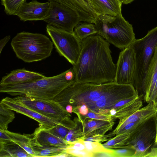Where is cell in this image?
<instances>
[{"label": "cell", "instance_id": "obj_30", "mask_svg": "<svg viewBox=\"0 0 157 157\" xmlns=\"http://www.w3.org/2000/svg\"><path fill=\"white\" fill-rule=\"evenodd\" d=\"M85 145L81 143H77L75 144L74 146L71 147H68L66 148V149L82 151L85 148Z\"/></svg>", "mask_w": 157, "mask_h": 157}, {"label": "cell", "instance_id": "obj_37", "mask_svg": "<svg viewBox=\"0 0 157 157\" xmlns=\"http://www.w3.org/2000/svg\"><path fill=\"white\" fill-rule=\"evenodd\" d=\"M122 4H128L131 3L135 0H120Z\"/></svg>", "mask_w": 157, "mask_h": 157}, {"label": "cell", "instance_id": "obj_12", "mask_svg": "<svg viewBox=\"0 0 157 157\" xmlns=\"http://www.w3.org/2000/svg\"><path fill=\"white\" fill-rule=\"evenodd\" d=\"M36 128L34 132L28 135L32 145L40 147H53L66 148L68 147L65 140L52 132L43 126Z\"/></svg>", "mask_w": 157, "mask_h": 157}, {"label": "cell", "instance_id": "obj_26", "mask_svg": "<svg viewBox=\"0 0 157 157\" xmlns=\"http://www.w3.org/2000/svg\"><path fill=\"white\" fill-rule=\"evenodd\" d=\"M60 122V124L49 129L52 133L65 139L69 131L68 129L64 126L62 120Z\"/></svg>", "mask_w": 157, "mask_h": 157}, {"label": "cell", "instance_id": "obj_43", "mask_svg": "<svg viewBox=\"0 0 157 157\" xmlns=\"http://www.w3.org/2000/svg\"><path fill=\"white\" fill-rule=\"evenodd\" d=\"M155 145H157V133L156 135V140L155 143Z\"/></svg>", "mask_w": 157, "mask_h": 157}, {"label": "cell", "instance_id": "obj_27", "mask_svg": "<svg viewBox=\"0 0 157 157\" xmlns=\"http://www.w3.org/2000/svg\"><path fill=\"white\" fill-rule=\"evenodd\" d=\"M67 153L81 157L89 156V154L87 152L80 150H78L72 149H67L65 148Z\"/></svg>", "mask_w": 157, "mask_h": 157}, {"label": "cell", "instance_id": "obj_40", "mask_svg": "<svg viewBox=\"0 0 157 157\" xmlns=\"http://www.w3.org/2000/svg\"><path fill=\"white\" fill-rule=\"evenodd\" d=\"M110 112L111 115H114L116 113V111L115 109H113L111 110Z\"/></svg>", "mask_w": 157, "mask_h": 157}, {"label": "cell", "instance_id": "obj_25", "mask_svg": "<svg viewBox=\"0 0 157 157\" xmlns=\"http://www.w3.org/2000/svg\"><path fill=\"white\" fill-rule=\"evenodd\" d=\"M36 157H57L65 151V148L53 147H40L32 146Z\"/></svg>", "mask_w": 157, "mask_h": 157}, {"label": "cell", "instance_id": "obj_22", "mask_svg": "<svg viewBox=\"0 0 157 157\" xmlns=\"http://www.w3.org/2000/svg\"><path fill=\"white\" fill-rule=\"evenodd\" d=\"M74 33L81 40L87 37L97 34L93 23L85 22L79 23L74 29Z\"/></svg>", "mask_w": 157, "mask_h": 157}, {"label": "cell", "instance_id": "obj_14", "mask_svg": "<svg viewBox=\"0 0 157 157\" xmlns=\"http://www.w3.org/2000/svg\"><path fill=\"white\" fill-rule=\"evenodd\" d=\"M43 75L25 69L11 71L2 78L0 84H13L31 82L45 78Z\"/></svg>", "mask_w": 157, "mask_h": 157}, {"label": "cell", "instance_id": "obj_3", "mask_svg": "<svg viewBox=\"0 0 157 157\" xmlns=\"http://www.w3.org/2000/svg\"><path fill=\"white\" fill-rule=\"evenodd\" d=\"M130 46L134 51L136 70L132 85L138 95L143 99L146 94V79L157 46V26L143 38L136 40Z\"/></svg>", "mask_w": 157, "mask_h": 157}, {"label": "cell", "instance_id": "obj_28", "mask_svg": "<svg viewBox=\"0 0 157 157\" xmlns=\"http://www.w3.org/2000/svg\"><path fill=\"white\" fill-rule=\"evenodd\" d=\"M150 102H151L157 108V78L152 93L150 98Z\"/></svg>", "mask_w": 157, "mask_h": 157}, {"label": "cell", "instance_id": "obj_2", "mask_svg": "<svg viewBox=\"0 0 157 157\" xmlns=\"http://www.w3.org/2000/svg\"><path fill=\"white\" fill-rule=\"evenodd\" d=\"M76 82L73 67L57 75L31 82L13 84H0V92L13 96L54 100L63 90Z\"/></svg>", "mask_w": 157, "mask_h": 157}, {"label": "cell", "instance_id": "obj_5", "mask_svg": "<svg viewBox=\"0 0 157 157\" xmlns=\"http://www.w3.org/2000/svg\"><path fill=\"white\" fill-rule=\"evenodd\" d=\"M46 29L56 51L73 66L75 65L80 53L81 40L74 32H69L48 24Z\"/></svg>", "mask_w": 157, "mask_h": 157}, {"label": "cell", "instance_id": "obj_11", "mask_svg": "<svg viewBox=\"0 0 157 157\" xmlns=\"http://www.w3.org/2000/svg\"><path fill=\"white\" fill-rule=\"evenodd\" d=\"M0 105L5 108L26 116L37 121L39 125L51 128L60 123V122L45 116L22 104L18 101L8 97L2 99Z\"/></svg>", "mask_w": 157, "mask_h": 157}, {"label": "cell", "instance_id": "obj_1", "mask_svg": "<svg viewBox=\"0 0 157 157\" xmlns=\"http://www.w3.org/2000/svg\"><path fill=\"white\" fill-rule=\"evenodd\" d=\"M109 46L98 34L81 41L80 55L73 66L76 82L103 84L114 81L116 65L113 62Z\"/></svg>", "mask_w": 157, "mask_h": 157}, {"label": "cell", "instance_id": "obj_41", "mask_svg": "<svg viewBox=\"0 0 157 157\" xmlns=\"http://www.w3.org/2000/svg\"><path fill=\"white\" fill-rule=\"evenodd\" d=\"M86 140L87 141L93 142L94 141V139L92 137H90L86 139Z\"/></svg>", "mask_w": 157, "mask_h": 157}, {"label": "cell", "instance_id": "obj_36", "mask_svg": "<svg viewBox=\"0 0 157 157\" xmlns=\"http://www.w3.org/2000/svg\"><path fill=\"white\" fill-rule=\"evenodd\" d=\"M116 143V141L114 140H109L106 143L105 145L106 146H110L114 145Z\"/></svg>", "mask_w": 157, "mask_h": 157}, {"label": "cell", "instance_id": "obj_15", "mask_svg": "<svg viewBox=\"0 0 157 157\" xmlns=\"http://www.w3.org/2000/svg\"><path fill=\"white\" fill-rule=\"evenodd\" d=\"M48 0L57 2L75 10L78 14L81 21L92 23L97 16L90 6L83 0Z\"/></svg>", "mask_w": 157, "mask_h": 157}, {"label": "cell", "instance_id": "obj_19", "mask_svg": "<svg viewBox=\"0 0 157 157\" xmlns=\"http://www.w3.org/2000/svg\"><path fill=\"white\" fill-rule=\"evenodd\" d=\"M157 78V46L149 67L145 81L146 94L143 99L145 102H149Z\"/></svg>", "mask_w": 157, "mask_h": 157}, {"label": "cell", "instance_id": "obj_9", "mask_svg": "<svg viewBox=\"0 0 157 157\" xmlns=\"http://www.w3.org/2000/svg\"><path fill=\"white\" fill-rule=\"evenodd\" d=\"M13 99L25 106L39 113L60 122L66 115V110L58 102L54 100L28 97L16 96Z\"/></svg>", "mask_w": 157, "mask_h": 157}, {"label": "cell", "instance_id": "obj_24", "mask_svg": "<svg viewBox=\"0 0 157 157\" xmlns=\"http://www.w3.org/2000/svg\"><path fill=\"white\" fill-rule=\"evenodd\" d=\"M15 117V113L13 110L0 104V130H7L8 124L13 121Z\"/></svg>", "mask_w": 157, "mask_h": 157}, {"label": "cell", "instance_id": "obj_35", "mask_svg": "<svg viewBox=\"0 0 157 157\" xmlns=\"http://www.w3.org/2000/svg\"><path fill=\"white\" fill-rule=\"evenodd\" d=\"M96 125V121H90L87 124V127L90 128H92L95 127Z\"/></svg>", "mask_w": 157, "mask_h": 157}, {"label": "cell", "instance_id": "obj_13", "mask_svg": "<svg viewBox=\"0 0 157 157\" xmlns=\"http://www.w3.org/2000/svg\"><path fill=\"white\" fill-rule=\"evenodd\" d=\"M50 2H40L36 0L25 2L16 15L23 21L44 20L48 15Z\"/></svg>", "mask_w": 157, "mask_h": 157}, {"label": "cell", "instance_id": "obj_29", "mask_svg": "<svg viewBox=\"0 0 157 157\" xmlns=\"http://www.w3.org/2000/svg\"><path fill=\"white\" fill-rule=\"evenodd\" d=\"M10 38V35L7 36L2 39L0 40V54L1 53L2 51L4 46L6 43L9 40Z\"/></svg>", "mask_w": 157, "mask_h": 157}, {"label": "cell", "instance_id": "obj_7", "mask_svg": "<svg viewBox=\"0 0 157 157\" xmlns=\"http://www.w3.org/2000/svg\"><path fill=\"white\" fill-rule=\"evenodd\" d=\"M50 2L48 15L43 21L55 27L74 33L75 27L81 22L78 13L71 8L57 2Z\"/></svg>", "mask_w": 157, "mask_h": 157}, {"label": "cell", "instance_id": "obj_32", "mask_svg": "<svg viewBox=\"0 0 157 157\" xmlns=\"http://www.w3.org/2000/svg\"><path fill=\"white\" fill-rule=\"evenodd\" d=\"M87 116L89 118L92 119H96L100 120H104L105 119V117H103L96 115V114L92 112H90L89 113Z\"/></svg>", "mask_w": 157, "mask_h": 157}, {"label": "cell", "instance_id": "obj_6", "mask_svg": "<svg viewBox=\"0 0 157 157\" xmlns=\"http://www.w3.org/2000/svg\"><path fill=\"white\" fill-rule=\"evenodd\" d=\"M156 135L154 117L143 123L130 133L128 143L135 150L133 157H146L155 144Z\"/></svg>", "mask_w": 157, "mask_h": 157}, {"label": "cell", "instance_id": "obj_10", "mask_svg": "<svg viewBox=\"0 0 157 157\" xmlns=\"http://www.w3.org/2000/svg\"><path fill=\"white\" fill-rule=\"evenodd\" d=\"M116 65L114 82L120 84L132 85L136 65L135 53L130 46L120 53Z\"/></svg>", "mask_w": 157, "mask_h": 157}, {"label": "cell", "instance_id": "obj_38", "mask_svg": "<svg viewBox=\"0 0 157 157\" xmlns=\"http://www.w3.org/2000/svg\"><path fill=\"white\" fill-rule=\"evenodd\" d=\"M66 109L67 112L71 113L72 110V107L70 105H67L66 106Z\"/></svg>", "mask_w": 157, "mask_h": 157}, {"label": "cell", "instance_id": "obj_42", "mask_svg": "<svg viewBox=\"0 0 157 157\" xmlns=\"http://www.w3.org/2000/svg\"><path fill=\"white\" fill-rule=\"evenodd\" d=\"M85 2L88 4L90 6V0H83Z\"/></svg>", "mask_w": 157, "mask_h": 157}, {"label": "cell", "instance_id": "obj_16", "mask_svg": "<svg viewBox=\"0 0 157 157\" xmlns=\"http://www.w3.org/2000/svg\"><path fill=\"white\" fill-rule=\"evenodd\" d=\"M122 3L120 0H90V5L98 15L116 17L122 14Z\"/></svg>", "mask_w": 157, "mask_h": 157}, {"label": "cell", "instance_id": "obj_31", "mask_svg": "<svg viewBox=\"0 0 157 157\" xmlns=\"http://www.w3.org/2000/svg\"><path fill=\"white\" fill-rule=\"evenodd\" d=\"M92 142L87 141L83 142L85 147L89 151H92L94 148L97 146L96 144H93Z\"/></svg>", "mask_w": 157, "mask_h": 157}, {"label": "cell", "instance_id": "obj_8", "mask_svg": "<svg viewBox=\"0 0 157 157\" xmlns=\"http://www.w3.org/2000/svg\"><path fill=\"white\" fill-rule=\"evenodd\" d=\"M106 40L121 50L129 46L136 40L132 25L122 14L115 17L109 24Z\"/></svg>", "mask_w": 157, "mask_h": 157}, {"label": "cell", "instance_id": "obj_18", "mask_svg": "<svg viewBox=\"0 0 157 157\" xmlns=\"http://www.w3.org/2000/svg\"><path fill=\"white\" fill-rule=\"evenodd\" d=\"M157 113V108L151 102H150L146 106L140 108L126 117L121 124L120 130L129 123L145 121L155 117Z\"/></svg>", "mask_w": 157, "mask_h": 157}, {"label": "cell", "instance_id": "obj_39", "mask_svg": "<svg viewBox=\"0 0 157 157\" xmlns=\"http://www.w3.org/2000/svg\"><path fill=\"white\" fill-rule=\"evenodd\" d=\"M154 119L155 122V124L156 127V129L157 131V113L155 116L154 117Z\"/></svg>", "mask_w": 157, "mask_h": 157}, {"label": "cell", "instance_id": "obj_17", "mask_svg": "<svg viewBox=\"0 0 157 157\" xmlns=\"http://www.w3.org/2000/svg\"><path fill=\"white\" fill-rule=\"evenodd\" d=\"M0 142H13L22 148L31 156H34L35 155L32 147L30 139L28 135L11 132L7 130H0Z\"/></svg>", "mask_w": 157, "mask_h": 157}, {"label": "cell", "instance_id": "obj_20", "mask_svg": "<svg viewBox=\"0 0 157 157\" xmlns=\"http://www.w3.org/2000/svg\"><path fill=\"white\" fill-rule=\"evenodd\" d=\"M0 157H31L20 146L11 142H0Z\"/></svg>", "mask_w": 157, "mask_h": 157}, {"label": "cell", "instance_id": "obj_34", "mask_svg": "<svg viewBox=\"0 0 157 157\" xmlns=\"http://www.w3.org/2000/svg\"><path fill=\"white\" fill-rule=\"evenodd\" d=\"M73 133V131L71 130L68 132L65 138V140L67 142L71 140Z\"/></svg>", "mask_w": 157, "mask_h": 157}, {"label": "cell", "instance_id": "obj_21", "mask_svg": "<svg viewBox=\"0 0 157 157\" xmlns=\"http://www.w3.org/2000/svg\"><path fill=\"white\" fill-rule=\"evenodd\" d=\"M115 18V17L108 15H98L94 24L97 34L106 39L108 31L109 24Z\"/></svg>", "mask_w": 157, "mask_h": 157}, {"label": "cell", "instance_id": "obj_4", "mask_svg": "<svg viewBox=\"0 0 157 157\" xmlns=\"http://www.w3.org/2000/svg\"><path fill=\"white\" fill-rule=\"evenodd\" d=\"M53 45L45 35L26 32L17 34L11 43L16 56L26 63L40 61L49 57Z\"/></svg>", "mask_w": 157, "mask_h": 157}, {"label": "cell", "instance_id": "obj_23", "mask_svg": "<svg viewBox=\"0 0 157 157\" xmlns=\"http://www.w3.org/2000/svg\"><path fill=\"white\" fill-rule=\"evenodd\" d=\"M26 0H1L2 5L4 7V11L9 15H16Z\"/></svg>", "mask_w": 157, "mask_h": 157}, {"label": "cell", "instance_id": "obj_33", "mask_svg": "<svg viewBox=\"0 0 157 157\" xmlns=\"http://www.w3.org/2000/svg\"><path fill=\"white\" fill-rule=\"evenodd\" d=\"M79 113L83 115H86L88 112V108L85 105H83L79 109Z\"/></svg>", "mask_w": 157, "mask_h": 157}]
</instances>
